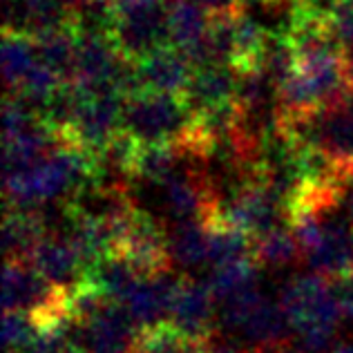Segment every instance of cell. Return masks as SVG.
Listing matches in <instances>:
<instances>
[{
    "instance_id": "3",
    "label": "cell",
    "mask_w": 353,
    "mask_h": 353,
    "mask_svg": "<svg viewBox=\"0 0 353 353\" xmlns=\"http://www.w3.org/2000/svg\"><path fill=\"white\" fill-rule=\"evenodd\" d=\"M72 297L70 289L48 280L30 259H5V311L30 313L41 329H48L74 318Z\"/></svg>"
},
{
    "instance_id": "30",
    "label": "cell",
    "mask_w": 353,
    "mask_h": 353,
    "mask_svg": "<svg viewBox=\"0 0 353 353\" xmlns=\"http://www.w3.org/2000/svg\"><path fill=\"white\" fill-rule=\"evenodd\" d=\"M345 74H347L351 90H353V50H345Z\"/></svg>"
},
{
    "instance_id": "14",
    "label": "cell",
    "mask_w": 353,
    "mask_h": 353,
    "mask_svg": "<svg viewBox=\"0 0 353 353\" xmlns=\"http://www.w3.org/2000/svg\"><path fill=\"white\" fill-rule=\"evenodd\" d=\"M266 39L268 32L255 18V14L235 12V43H233V57H230V68L237 74L262 70Z\"/></svg>"
},
{
    "instance_id": "23",
    "label": "cell",
    "mask_w": 353,
    "mask_h": 353,
    "mask_svg": "<svg viewBox=\"0 0 353 353\" xmlns=\"http://www.w3.org/2000/svg\"><path fill=\"white\" fill-rule=\"evenodd\" d=\"M41 327L30 313L23 311H5L3 324V353H18L36 338Z\"/></svg>"
},
{
    "instance_id": "5",
    "label": "cell",
    "mask_w": 353,
    "mask_h": 353,
    "mask_svg": "<svg viewBox=\"0 0 353 353\" xmlns=\"http://www.w3.org/2000/svg\"><path fill=\"white\" fill-rule=\"evenodd\" d=\"M74 353H137L141 329L123 302L101 297L90 311L68 324Z\"/></svg>"
},
{
    "instance_id": "16",
    "label": "cell",
    "mask_w": 353,
    "mask_h": 353,
    "mask_svg": "<svg viewBox=\"0 0 353 353\" xmlns=\"http://www.w3.org/2000/svg\"><path fill=\"white\" fill-rule=\"evenodd\" d=\"M39 61L34 36L21 30H3V77L7 92H14Z\"/></svg>"
},
{
    "instance_id": "11",
    "label": "cell",
    "mask_w": 353,
    "mask_h": 353,
    "mask_svg": "<svg viewBox=\"0 0 353 353\" xmlns=\"http://www.w3.org/2000/svg\"><path fill=\"white\" fill-rule=\"evenodd\" d=\"M179 277H174L172 271L143 277L139 282L137 289L130 293V297L123 302L128 313L132 315V320L139 324V329L154 327V324L168 322L176 286H179Z\"/></svg>"
},
{
    "instance_id": "4",
    "label": "cell",
    "mask_w": 353,
    "mask_h": 353,
    "mask_svg": "<svg viewBox=\"0 0 353 353\" xmlns=\"http://www.w3.org/2000/svg\"><path fill=\"white\" fill-rule=\"evenodd\" d=\"M275 123L286 139L324 152L353 181V97Z\"/></svg>"
},
{
    "instance_id": "21",
    "label": "cell",
    "mask_w": 353,
    "mask_h": 353,
    "mask_svg": "<svg viewBox=\"0 0 353 353\" xmlns=\"http://www.w3.org/2000/svg\"><path fill=\"white\" fill-rule=\"evenodd\" d=\"M63 83H68V81H63V77L57 70L50 68L48 63L39 59L14 92H18L23 99L30 101V103L41 112V110L50 103V99L59 92Z\"/></svg>"
},
{
    "instance_id": "22",
    "label": "cell",
    "mask_w": 353,
    "mask_h": 353,
    "mask_svg": "<svg viewBox=\"0 0 353 353\" xmlns=\"http://www.w3.org/2000/svg\"><path fill=\"white\" fill-rule=\"evenodd\" d=\"M264 300V295L259 293L257 284H250L246 289H239L230 293L224 300H219V318L228 329H244L250 313L257 309V304Z\"/></svg>"
},
{
    "instance_id": "33",
    "label": "cell",
    "mask_w": 353,
    "mask_h": 353,
    "mask_svg": "<svg viewBox=\"0 0 353 353\" xmlns=\"http://www.w3.org/2000/svg\"><path fill=\"white\" fill-rule=\"evenodd\" d=\"M63 3H65V7H68V9H74V7H79L83 0H63Z\"/></svg>"
},
{
    "instance_id": "7",
    "label": "cell",
    "mask_w": 353,
    "mask_h": 353,
    "mask_svg": "<svg viewBox=\"0 0 353 353\" xmlns=\"http://www.w3.org/2000/svg\"><path fill=\"white\" fill-rule=\"evenodd\" d=\"M194 117L237 105V72L226 63H210L192 72L181 92Z\"/></svg>"
},
{
    "instance_id": "29",
    "label": "cell",
    "mask_w": 353,
    "mask_h": 353,
    "mask_svg": "<svg viewBox=\"0 0 353 353\" xmlns=\"http://www.w3.org/2000/svg\"><path fill=\"white\" fill-rule=\"evenodd\" d=\"M248 353H302V351H297L291 345V340H284V342H271V345H257Z\"/></svg>"
},
{
    "instance_id": "9",
    "label": "cell",
    "mask_w": 353,
    "mask_h": 353,
    "mask_svg": "<svg viewBox=\"0 0 353 353\" xmlns=\"http://www.w3.org/2000/svg\"><path fill=\"white\" fill-rule=\"evenodd\" d=\"M30 262L54 284L72 293L88 280V266L68 235H45L32 250Z\"/></svg>"
},
{
    "instance_id": "27",
    "label": "cell",
    "mask_w": 353,
    "mask_h": 353,
    "mask_svg": "<svg viewBox=\"0 0 353 353\" xmlns=\"http://www.w3.org/2000/svg\"><path fill=\"white\" fill-rule=\"evenodd\" d=\"M210 16L237 12V0H197Z\"/></svg>"
},
{
    "instance_id": "6",
    "label": "cell",
    "mask_w": 353,
    "mask_h": 353,
    "mask_svg": "<svg viewBox=\"0 0 353 353\" xmlns=\"http://www.w3.org/2000/svg\"><path fill=\"white\" fill-rule=\"evenodd\" d=\"M215 302L217 297L208 282H197L181 275L168 322L188 338L210 342L215 336Z\"/></svg>"
},
{
    "instance_id": "18",
    "label": "cell",
    "mask_w": 353,
    "mask_h": 353,
    "mask_svg": "<svg viewBox=\"0 0 353 353\" xmlns=\"http://www.w3.org/2000/svg\"><path fill=\"white\" fill-rule=\"evenodd\" d=\"M212 342V340H210ZM208 342L188 338L172 322H161L141 329L137 353H203Z\"/></svg>"
},
{
    "instance_id": "34",
    "label": "cell",
    "mask_w": 353,
    "mask_h": 353,
    "mask_svg": "<svg viewBox=\"0 0 353 353\" xmlns=\"http://www.w3.org/2000/svg\"><path fill=\"white\" fill-rule=\"evenodd\" d=\"M349 217L353 219V192H351V201H349Z\"/></svg>"
},
{
    "instance_id": "19",
    "label": "cell",
    "mask_w": 353,
    "mask_h": 353,
    "mask_svg": "<svg viewBox=\"0 0 353 353\" xmlns=\"http://www.w3.org/2000/svg\"><path fill=\"white\" fill-rule=\"evenodd\" d=\"M259 266L262 264H259L253 255V257H241V259H235V262H226V264H219L212 268L208 284H210L212 293H215L217 302L239 289L257 284V268Z\"/></svg>"
},
{
    "instance_id": "17",
    "label": "cell",
    "mask_w": 353,
    "mask_h": 353,
    "mask_svg": "<svg viewBox=\"0 0 353 353\" xmlns=\"http://www.w3.org/2000/svg\"><path fill=\"white\" fill-rule=\"evenodd\" d=\"M244 336L255 340L257 345H271V342L289 340V333L293 331L291 320L286 315L284 306L280 302H273L264 297L257 304V309L250 313L248 322L244 324Z\"/></svg>"
},
{
    "instance_id": "20",
    "label": "cell",
    "mask_w": 353,
    "mask_h": 353,
    "mask_svg": "<svg viewBox=\"0 0 353 353\" xmlns=\"http://www.w3.org/2000/svg\"><path fill=\"white\" fill-rule=\"evenodd\" d=\"M300 255V244L286 226H277L255 241V259L262 266H289Z\"/></svg>"
},
{
    "instance_id": "1",
    "label": "cell",
    "mask_w": 353,
    "mask_h": 353,
    "mask_svg": "<svg viewBox=\"0 0 353 353\" xmlns=\"http://www.w3.org/2000/svg\"><path fill=\"white\" fill-rule=\"evenodd\" d=\"M336 282L320 273L297 275L282 289L280 304L291 320L293 331L309 351L331 349L342 318V300Z\"/></svg>"
},
{
    "instance_id": "32",
    "label": "cell",
    "mask_w": 353,
    "mask_h": 353,
    "mask_svg": "<svg viewBox=\"0 0 353 353\" xmlns=\"http://www.w3.org/2000/svg\"><path fill=\"white\" fill-rule=\"evenodd\" d=\"M331 353H353V342H340V345L333 347Z\"/></svg>"
},
{
    "instance_id": "15",
    "label": "cell",
    "mask_w": 353,
    "mask_h": 353,
    "mask_svg": "<svg viewBox=\"0 0 353 353\" xmlns=\"http://www.w3.org/2000/svg\"><path fill=\"white\" fill-rule=\"evenodd\" d=\"M168 246L172 262L183 268L208 262V228L203 219H181L170 228Z\"/></svg>"
},
{
    "instance_id": "2",
    "label": "cell",
    "mask_w": 353,
    "mask_h": 353,
    "mask_svg": "<svg viewBox=\"0 0 353 353\" xmlns=\"http://www.w3.org/2000/svg\"><path fill=\"white\" fill-rule=\"evenodd\" d=\"M121 130L139 143H176L190 154L194 114L181 94L141 90L125 97Z\"/></svg>"
},
{
    "instance_id": "12",
    "label": "cell",
    "mask_w": 353,
    "mask_h": 353,
    "mask_svg": "<svg viewBox=\"0 0 353 353\" xmlns=\"http://www.w3.org/2000/svg\"><path fill=\"white\" fill-rule=\"evenodd\" d=\"M48 235L45 219L36 206H5L3 250L5 259H30L32 250Z\"/></svg>"
},
{
    "instance_id": "25",
    "label": "cell",
    "mask_w": 353,
    "mask_h": 353,
    "mask_svg": "<svg viewBox=\"0 0 353 353\" xmlns=\"http://www.w3.org/2000/svg\"><path fill=\"white\" fill-rule=\"evenodd\" d=\"M331 30L345 50H353V0H340L331 18Z\"/></svg>"
},
{
    "instance_id": "26",
    "label": "cell",
    "mask_w": 353,
    "mask_h": 353,
    "mask_svg": "<svg viewBox=\"0 0 353 353\" xmlns=\"http://www.w3.org/2000/svg\"><path fill=\"white\" fill-rule=\"evenodd\" d=\"M338 3L340 0H291V14L331 25Z\"/></svg>"
},
{
    "instance_id": "13",
    "label": "cell",
    "mask_w": 353,
    "mask_h": 353,
    "mask_svg": "<svg viewBox=\"0 0 353 353\" xmlns=\"http://www.w3.org/2000/svg\"><path fill=\"white\" fill-rule=\"evenodd\" d=\"M210 14L197 0H168V34L170 45L188 52L206 41Z\"/></svg>"
},
{
    "instance_id": "28",
    "label": "cell",
    "mask_w": 353,
    "mask_h": 353,
    "mask_svg": "<svg viewBox=\"0 0 353 353\" xmlns=\"http://www.w3.org/2000/svg\"><path fill=\"white\" fill-rule=\"evenodd\" d=\"M338 291H340V300H342L345 315L353 318V275H349V277H345V280L338 282Z\"/></svg>"
},
{
    "instance_id": "8",
    "label": "cell",
    "mask_w": 353,
    "mask_h": 353,
    "mask_svg": "<svg viewBox=\"0 0 353 353\" xmlns=\"http://www.w3.org/2000/svg\"><path fill=\"white\" fill-rule=\"evenodd\" d=\"M313 273H320L333 282L353 275V219H342L338 212L329 219L318 246L304 253Z\"/></svg>"
},
{
    "instance_id": "24",
    "label": "cell",
    "mask_w": 353,
    "mask_h": 353,
    "mask_svg": "<svg viewBox=\"0 0 353 353\" xmlns=\"http://www.w3.org/2000/svg\"><path fill=\"white\" fill-rule=\"evenodd\" d=\"M70 320L54 324V327H48V329H41L30 345L18 353H74L72 342H70V333H68Z\"/></svg>"
},
{
    "instance_id": "31",
    "label": "cell",
    "mask_w": 353,
    "mask_h": 353,
    "mask_svg": "<svg viewBox=\"0 0 353 353\" xmlns=\"http://www.w3.org/2000/svg\"><path fill=\"white\" fill-rule=\"evenodd\" d=\"M203 353H244V351H237V349L226 347V345H215V347H212V342H208L206 351H203Z\"/></svg>"
},
{
    "instance_id": "10",
    "label": "cell",
    "mask_w": 353,
    "mask_h": 353,
    "mask_svg": "<svg viewBox=\"0 0 353 353\" xmlns=\"http://www.w3.org/2000/svg\"><path fill=\"white\" fill-rule=\"evenodd\" d=\"M134 65L141 90L165 92V94H181L194 72L192 63L174 45H163Z\"/></svg>"
}]
</instances>
